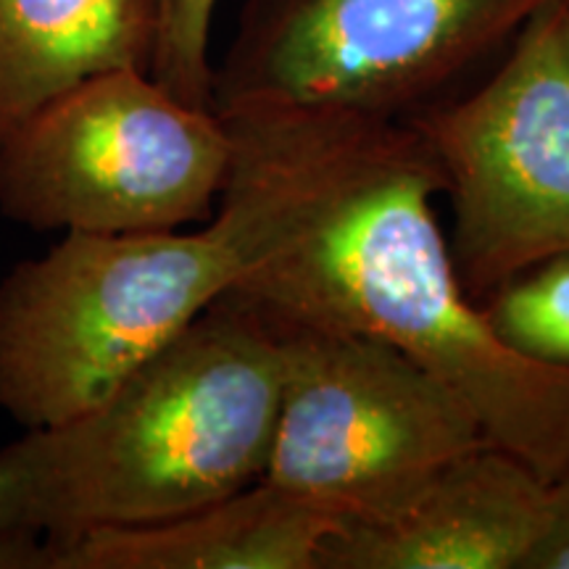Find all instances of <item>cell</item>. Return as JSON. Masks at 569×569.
<instances>
[{
  "label": "cell",
  "mask_w": 569,
  "mask_h": 569,
  "mask_svg": "<svg viewBox=\"0 0 569 569\" xmlns=\"http://www.w3.org/2000/svg\"><path fill=\"white\" fill-rule=\"evenodd\" d=\"M451 198V256L475 303L569 253V0L543 6L465 96L403 119Z\"/></svg>",
  "instance_id": "cell-7"
},
{
  "label": "cell",
  "mask_w": 569,
  "mask_h": 569,
  "mask_svg": "<svg viewBox=\"0 0 569 569\" xmlns=\"http://www.w3.org/2000/svg\"><path fill=\"white\" fill-rule=\"evenodd\" d=\"M267 319L282 375L261 480L340 528L393 517L440 469L490 443L465 398L401 348Z\"/></svg>",
  "instance_id": "cell-4"
},
{
  "label": "cell",
  "mask_w": 569,
  "mask_h": 569,
  "mask_svg": "<svg viewBox=\"0 0 569 569\" xmlns=\"http://www.w3.org/2000/svg\"><path fill=\"white\" fill-rule=\"evenodd\" d=\"M549 482L486 443L451 461L401 511L327 536L319 569H525Z\"/></svg>",
  "instance_id": "cell-8"
},
{
  "label": "cell",
  "mask_w": 569,
  "mask_h": 569,
  "mask_svg": "<svg viewBox=\"0 0 569 569\" xmlns=\"http://www.w3.org/2000/svg\"><path fill=\"white\" fill-rule=\"evenodd\" d=\"M525 569H569V467L549 482L543 530Z\"/></svg>",
  "instance_id": "cell-13"
},
{
  "label": "cell",
  "mask_w": 569,
  "mask_h": 569,
  "mask_svg": "<svg viewBox=\"0 0 569 569\" xmlns=\"http://www.w3.org/2000/svg\"><path fill=\"white\" fill-rule=\"evenodd\" d=\"M219 0H156L153 77L184 103L211 109V27Z\"/></svg>",
  "instance_id": "cell-12"
},
{
  "label": "cell",
  "mask_w": 569,
  "mask_h": 569,
  "mask_svg": "<svg viewBox=\"0 0 569 569\" xmlns=\"http://www.w3.org/2000/svg\"><path fill=\"white\" fill-rule=\"evenodd\" d=\"M280 375L274 327L227 290L96 403L0 448V536L134 528L253 486Z\"/></svg>",
  "instance_id": "cell-2"
},
{
  "label": "cell",
  "mask_w": 569,
  "mask_h": 569,
  "mask_svg": "<svg viewBox=\"0 0 569 569\" xmlns=\"http://www.w3.org/2000/svg\"><path fill=\"white\" fill-rule=\"evenodd\" d=\"M490 330L511 351L569 367V253L503 282L480 303Z\"/></svg>",
  "instance_id": "cell-11"
},
{
  "label": "cell",
  "mask_w": 569,
  "mask_h": 569,
  "mask_svg": "<svg viewBox=\"0 0 569 569\" xmlns=\"http://www.w3.org/2000/svg\"><path fill=\"white\" fill-rule=\"evenodd\" d=\"M553 0H246L211 109L415 117Z\"/></svg>",
  "instance_id": "cell-6"
},
{
  "label": "cell",
  "mask_w": 569,
  "mask_h": 569,
  "mask_svg": "<svg viewBox=\"0 0 569 569\" xmlns=\"http://www.w3.org/2000/svg\"><path fill=\"white\" fill-rule=\"evenodd\" d=\"M261 315L401 348L465 398L490 443L538 478L569 467V367L511 351L467 296L438 222L440 177L409 122L311 111L219 113Z\"/></svg>",
  "instance_id": "cell-1"
},
{
  "label": "cell",
  "mask_w": 569,
  "mask_h": 569,
  "mask_svg": "<svg viewBox=\"0 0 569 569\" xmlns=\"http://www.w3.org/2000/svg\"><path fill=\"white\" fill-rule=\"evenodd\" d=\"M246 269L238 213L196 230L63 234L0 280V409L61 422L172 343Z\"/></svg>",
  "instance_id": "cell-3"
},
{
  "label": "cell",
  "mask_w": 569,
  "mask_h": 569,
  "mask_svg": "<svg viewBox=\"0 0 569 569\" xmlns=\"http://www.w3.org/2000/svg\"><path fill=\"white\" fill-rule=\"evenodd\" d=\"M156 0H0V148L48 103L117 69H151Z\"/></svg>",
  "instance_id": "cell-10"
},
{
  "label": "cell",
  "mask_w": 569,
  "mask_h": 569,
  "mask_svg": "<svg viewBox=\"0 0 569 569\" xmlns=\"http://www.w3.org/2000/svg\"><path fill=\"white\" fill-rule=\"evenodd\" d=\"M232 134L148 71L90 77L0 148V213L61 234L159 232L217 213Z\"/></svg>",
  "instance_id": "cell-5"
},
{
  "label": "cell",
  "mask_w": 569,
  "mask_h": 569,
  "mask_svg": "<svg viewBox=\"0 0 569 569\" xmlns=\"http://www.w3.org/2000/svg\"><path fill=\"white\" fill-rule=\"evenodd\" d=\"M340 525L259 480L184 515L69 538L0 536V569H319Z\"/></svg>",
  "instance_id": "cell-9"
}]
</instances>
